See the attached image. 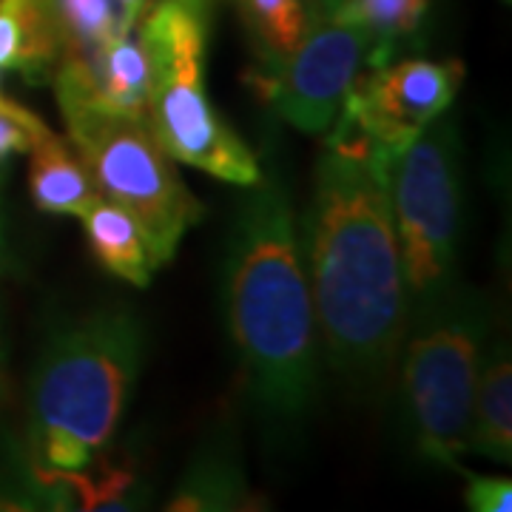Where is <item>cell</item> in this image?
<instances>
[{
	"label": "cell",
	"instance_id": "1",
	"mask_svg": "<svg viewBox=\"0 0 512 512\" xmlns=\"http://www.w3.org/2000/svg\"><path fill=\"white\" fill-rule=\"evenodd\" d=\"M299 248L330 367L379 387L396 370L410 305L387 163L373 148L328 146L319 157Z\"/></svg>",
	"mask_w": 512,
	"mask_h": 512
},
{
	"label": "cell",
	"instance_id": "2",
	"mask_svg": "<svg viewBox=\"0 0 512 512\" xmlns=\"http://www.w3.org/2000/svg\"><path fill=\"white\" fill-rule=\"evenodd\" d=\"M222 302L245 387L271 430H296L319 396V333L285 185L259 180L239 202Z\"/></svg>",
	"mask_w": 512,
	"mask_h": 512
},
{
	"label": "cell",
	"instance_id": "3",
	"mask_svg": "<svg viewBox=\"0 0 512 512\" xmlns=\"http://www.w3.org/2000/svg\"><path fill=\"white\" fill-rule=\"evenodd\" d=\"M146 336L134 313L106 308L46 342L29 390V447L43 470H86L109 447L140 376Z\"/></svg>",
	"mask_w": 512,
	"mask_h": 512
},
{
	"label": "cell",
	"instance_id": "4",
	"mask_svg": "<svg viewBox=\"0 0 512 512\" xmlns=\"http://www.w3.org/2000/svg\"><path fill=\"white\" fill-rule=\"evenodd\" d=\"M137 32L148 55V123L168 157L222 183H259L262 171L251 148L222 123L202 83L205 6L154 0Z\"/></svg>",
	"mask_w": 512,
	"mask_h": 512
},
{
	"label": "cell",
	"instance_id": "5",
	"mask_svg": "<svg viewBox=\"0 0 512 512\" xmlns=\"http://www.w3.org/2000/svg\"><path fill=\"white\" fill-rule=\"evenodd\" d=\"M490 328L484 299L453 291L413 313L404 333V419L421 458L458 467L470 453V419L481 348Z\"/></svg>",
	"mask_w": 512,
	"mask_h": 512
},
{
	"label": "cell",
	"instance_id": "6",
	"mask_svg": "<svg viewBox=\"0 0 512 512\" xmlns=\"http://www.w3.org/2000/svg\"><path fill=\"white\" fill-rule=\"evenodd\" d=\"M60 111L97 194L126 208L146 234L154 265H165L188 228L202 220V205L180 180L148 117L89 106Z\"/></svg>",
	"mask_w": 512,
	"mask_h": 512
},
{
	"label": "cell",
	"instance_id": "7",
	"mask_svg": "<svg viewBox=\"0 0 512 512\" xmlns=\"http://www.w3.org/2000/svg\"><path fill=\"white\" fill-rule=\"evenodd\" d=\"M387 194L402 256L410 316L456 288L458 183L456 126L439 114L387 163Z\"/></svg>",
	"mask_w": 512,
	"mask_h": 512
},
{
	"label": "cell",
	"instance_id": "8",
	"mask_svg": "<svg viewBox=\"0 0 512 512\" xmlns=\"http://www.w3.org/2000/svg\"><path fill=\"white\" fill-rule=\"evenodd\" d=\"M376 43L362 26L336 18H311L308 35L291 55L262 60L245 77L254 94L305 134H322L339 117L350 86L373 66Z\"/></svg>",
	"mask_w": 512,
	"mask_h": 512
},
{
	"label": "cell",
	"instance_id": "9",
	"mask_svg": "<svg viewBox=\"0 0 512 512\" xmlns=\"http://www.w3.org/2000/svg\"><path fill=\"white\" fill-rule=\"evenodd\" d=\"M461 77L464 69L453 60H387L353 80L336 120L350 123L384 163H390L396 151L447 111L456 100Z\"/></svg>",
	"mask_w": 512,
	"mask_h": 512
},
{
	"label": "cell",
	"instance_id": "10",
	"mask_svg": "<svg viewBox=\"0 0 512 512\" xmlns=\"http://www.w3.org/2000/svg\"><path fill=\"white\" fill-rule=\"evenodd\" d=\"M60 60L55 0H0V69L52 80Z\"/></svg>",
	"mask_w": 512,
	"mask_h": 512
},
{
	"label": "cell",
	"instance_id": "11",
	"mask_svg": "<svg viewBox=\"0 0 512 512\" xmlns=\"http://www.w3.org/2000/svg\"><path fill=\"white\" fill-rule=\"evenodd\" d=\"M29 154V191L37 211L80 217L100 197L86 165L49 126L35 134Z\"/></svg>",
	"mask_w": 512,
	"mask_h": 512
},
{
	"label": "cell",
	"instance_id": "12",
	"mask_svg": "<svg viewBox=\"0 0 512 512\" xmlns=\"http://www.w3.org/2000/svg\"><path fill=\"white\" fill-rule=\"evenodd\" d=\"M80 220L86 228V239H89L94 259L109 274L146 288L157 265L151 259L143 228L137 225V220L126 208L114 205L106 197H97L80 214Z\"/></svg>",
	"mask_w": 512,
	"mask_h": 512
},
{
	"label": "cell",
	"instance_id": "13",
	"mask_svg": "<svg viewBox=\"0 0 512 512\" xmlns=\"http://www.w3.org/2000/svg\"><path fill=\"white\" fill-rule=\"evenodd\" d=\"M473 393L470 450L493 461H512V359L507 342H493Z\"/></svg>",
	"mask_w": 512,
	"mask_h": 512
},
{
	"label": "cell",
	"instance_id": "14",
	"mask_svg": "<svg viewBox=\"0 0 512 512\" xmlns=\"http://www.w3.org/2000/svg\"><path fill=\"white\" fill-rule=\"evenodd\" d=\"M69 106H89V109L114 111V114L148 117V55L137 29L111 40L86 97ZM69 106H60V109H69Z\"/></svg>",
	"mask_w": 512,
	"mask_h": 512
},
{
	"label": "cell",
	"instance_id": "15",
	"mask_svg": "<svg viewBox=\"0 0 512 512\" xmlns=\"http://www.w3.org/2000/svg\"><path fill=\"white\" fill-rule=\"evenodd\" d=\"M245 493L237 456L225 444H211L205 453L191 461L180 481V493L168 504L171 512L234 510Z\"/></svg>",
	"mask_w": 512,
	"mask_h": 512
},
{
	"label": "cell",
	"instance_id": "16",
	"mask_svg": "<svg viewBox=\"0 0 512 512\" xmlns=\"http://www.w3.org/2000/svg\"><path fill=\"white\" fill-rule=\"evenodd\" d=\"M60 26V60L94 63L126 29L114 0H55Z\"/></svg>",
	"mask_w": 512,
	"mask_h": 512
},
{
	"label": "cell",
	"instance_id": "17",
	"mask_svg": "<svg viewBox=\"0 0 512 512\" xmlns=\"http://www.w3.org/2000/svg\"><path fill=\"white\" fill-rule=\"evenodd\" d=\"M430 0H345L330 18L362 26L376 43L373 66L390 60L396 43L416 35Z\"/></svg>",
	"mask_w": 512,
	"mask_h": 512
},
{
	"label": "cell",
	"instance_id": "18",
	"mask_svg": "<svg viewBox=\"0 0 512 512\" xmlns=\"http://www.w3.org/2000/svg\"><path fill=\"white\" fill-rule=\"evenodd\" d=\"M262 60L291 55L311 26L305 0H239Z\"/></svg>",
	"mask_w": 512,
	"mask_h": 512
},
{
	"label": "cell",
	"instance_id": "19",
	"mask_svg": "<svg viewBox=\"0 0 512 512\" xmlns=\"http://www.w3.org/2000/svg\"><path fill=\"white\" fill-rule=\"evenodd\" d=\"M46 123L35 117L32 111L18 106L15 100H3L0 103V163H6L9 157L23 154L32 148L35 134H40Z\"/></svg>",
	"mask_w": 512,
	"mask_h": 512
},
{
	"label": "cell",
	"instance_id": "20",
	"mask_svg": "<svg viewBox=\"0 0 512 512\" xmlns=\"http://www.w3.org/2000/svg\"><path fill=\"white\" fill-rule=\"evenodd\" d=\"M467 507L476 512H510L512 510L510 478L470 476V481H467Z\"/></svg>",
	"mask_w": 512,
	"mask_h": 512
},
{
	"label": "cell",
	"instance_id": "21",
	"mask_svg": "<svg viewBox=\"0 0 512 512\" xmlns=\"http://www.w3.org/2000/svg\"><path fill=\"white\" fill-rule=\"evenodd\" d=\"M117 15H120V26L131 32L137 29V23L146 18V12L154 6V0H114Z\"/></svg>",
	"mask_w": 512,
	"mask_h": 512
},
{
	"label": "cell",
	"instance_id": "22",
	"mask_svg": "<svg viewBox=\"0 0 512 512\" xmlns=\"http://www.w3.org/2000/svg\"><path fill=\"white\" fill-rule=\"evenodd\" d=\"M345 0H311V18H330Z\"/></svg>",
	"mask_w": 512,
	"mask_h": 512
},
{
	"label": "cell",
	"instance_id": "23",
	"mask_svg": "<svg viewBox=\"0 0 512 512\" xmlns=\"http://www.w3.org/2000/svg\"><path fill=\"white\" fill-rule=\"evenodd\" d=\"M6 254H9V248H6V220H3V202H0V271L6 265Z\"/></svg>",
	"mask_w": 512,
	"mask_h": 512
},
{
	"label": "cell",
	"instance_id": "24",
	"mask_svg": "<svg viewBox=\"0 0 512 512\" xmlns=\"http://www.w3.org/2000/svg\"><path fill=\"white\" fill-rule=\"evenodd\" d=\"M0 393H3V345H0Z\"/></svg>",
	"mask_w": 512,
	"mask_h": 512
},
{
	"label": "cell",
	"instance_id": "25",
	"mask_svg": "<svg viewBox=\"0 0 512 512\" xmlns=\"http://www.w3.org/2000/svg\"><path fill=\"white\" fill-rule=\"evenodd\" d=\"M185 3H194V6H205V0H185Z\"/></svg>",
	"mask_w": 512,
	"mask_h": 512
},
{
	"label": "cell",
	"instance_id": "26",
	"mask_svg": "<svg viewBox=\"0 0 512 512\" xmlns=\"http://www.w3.org/2000/svg\"><path fill=\"white\" fill-rule=\"evenodd\" d=\"M3 100H6V94H3V92H0V103H3Z\"/></svg>",
	"mask_w": 512,
	"mask_h": 512
}]
</instances>
